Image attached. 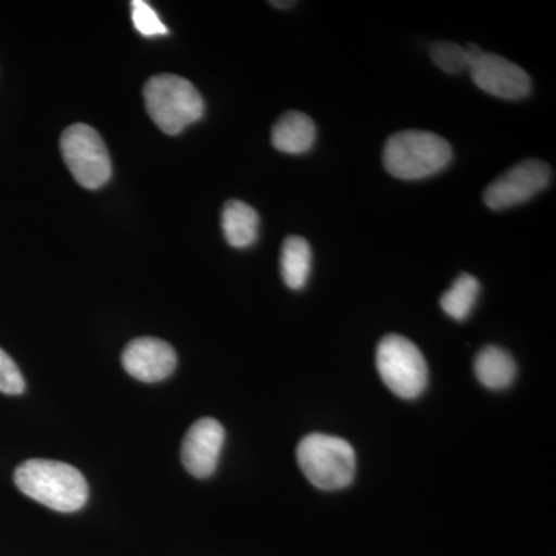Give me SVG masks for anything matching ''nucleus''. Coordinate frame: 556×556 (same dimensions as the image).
Returning <instances> with one entry per match:
<instances>
[{"label":"nucleus","mask_w":556,"mask_h":556,"mask_svg":"<svg viewBox=\"0 0 556 556\" xmlns=\"http://www.w3.org/2000/svg\"><path fill=\"white\" fill-rule=\"evenodd\" d=\"M14 482L24 495L62 514L80 510L89 500L84 475L60 460H25L14 471Z\"/></svg>","instance_id":"1"},{"label":"nucleus","mask_w":556,"mask_h":556,"mask_svg":"<svg viewBox=\"0 0 556 556\" xmlns=\"http://www.w3.org/2000/svg\"><path fill=\"white\" fill-rule=\"evenodd\" d=\"M453 159L447 139L426 130L399 131L383 149V166L399 179H424L444 170Z\"/></svg>","instance_id":"2"},{"label":"nucleus","mask_w":556,"mask_h":556,"mask_svg":"<svg viewBox=\"0 0 556 556\" xmlns=\"http://www.w3.org/2000/svg\"><path fill=\"white\" fill-rule=\"evenodd\" d=\"M144 101L150 118L167 135L181 134L204 113L203 98L193 84L169 73L146 83Z\"/></svg>","instance_id":"3"},{"label":"nucleus","mask_w":556,"mask_h":556,"mask_svg":"<svg viewBox=\"0 0 556 556\" xmlns=\"http://www.w3.org/2000/svg\"><path fill=\"white\" fill-rule=\"evenodd\" d=\"M298 463L308 481L320 490L345 489L356 475V453L345 439L308 434L300 441Z\"/></svg>","instance_id":"4"},{"label":"nucleus","mask_w":556,"mask_h":556,"mask_svg":"<svg viewBox=\"0 0 556 556\" xmlns=\"http://www.w3.org/2000/svg\"><path fill=\"white\" fill-rule=\"evenodd\" d=\"M376 367L388 390L402 399H415L426 390L428 368L419 348L404 338L390 334L376 350Z\"/></svg>","instance_id":"5"},{"label":"nucleus","mask_w":556,"mask_h":556,"mask_svg":"<svg viewBox=\"0 0 556 556\" xmlns=\"http://www.w3.org/2000/svg\"><path fill=\"white\" fill-rule=\"evenodd\" d=\"M62 159L83 188L100 189L112 177V161L93 127L73 124L61 137Z\"/></svg>","instance_id":"6"},{"label":"nucleus","mask_w":556,"mask_h":556,"mask_svg":"<svg viewBox=\"0 0 556 556\" xmlns=\"http://www.w3.org/2000/svg\"><path fill=\"white\" fill-rule=\"evenodd\" d=\"M470 54L471 79L479 89L501 100H522L532 90V79L525 70L495 53H485L477 46L466 47Z\"/></svg>","instance_id":"7"},{"label":"nucleus","mask_w":556,"mask_h":556,"mask_svg":"<svg viewBox=\"0 0 556 556\" xmlns=\"http://www.w3.org/2000/svg\"><path fill=\"white\" fill-rule=\"evenodd\" d=\"M551 179V166L544 161H522L485 189V204L493 211L518 206L546 189Z\"/></svg>","instance_id":"8"},{"label":"nucleus","mask_w":556,"mask_h":556,"mask_svg":"<svg viewBox=\"0 0 556 556\" xmlns=\"http://www.w3.org/2000/svg\"><path fill=\"white\" fill-rule=\"evenodd\" d=\"M225 428L212 417H203L189 428L181 445L182 466L192 477L204 479L217 470L225 445Z\"/></svg>","instance_id":"9"},{"label":"nucleus","mask_w":556,"mask_h":556,"mask_svg":"<svg viewBox=\"0 0 556 556\" xmlns=\"http://www.w3.org/2000/svg\"><path fill=\"white\" fill-rule=\"evenodd\" d=\"M123 367L131 378L153 383L169 378L177 368V353L169 343L155 338L131 340L124 348Z\"/></svg>","instance_id":"10"},{"label":"nucleus","mask_w":556,"mask_h":556,"mask_svg":"<svg viewBox=\"0 0 556 556\" xmlns=\"http://www.w3.org/2000/svg\"><path fill=\"white\" fill-rule=\"evenodd\" d=\"M316 124L302 112H288L273 127V146L289 155H302L316 142Z\"/></svg>","instance_id":"11"},{"label":"nucleus","mask_w":556,"mask_h":556,"mask_svg":"<svg viewBox=\"0 0 556 556\" xmlns=\"http://www.w3.org/2000/svg\"><path fill=\"white\" fill-rule=\"evenodd\" d=\"M475 375L485 388L504 390L517 378V362L500 346H485L475 357Z\"/></svg>","instance_id":"12"},{"label":"nucleus","mask_w":556,"mask_h":556,"mask_svg":"<svg viewBox=\"0 0 556 556\" xmlns=\"http://www.w3.org/2000/svg\"><path fill=\"white\" fill-rule=\"evenodd\" d=\"M223 233L233 248H249L258 236V214L254 207L239 200L225 204L222 215Z\"/></svg>","instance_id":"13"},{"label":"nucleus","mask_w":556,"mask_h":556,"mask_svg":"<svg viewBox=\"0 0 556 556\" xmlns=\"http://www.w3.org/2000/svg\"><path fill=\"white\" fill-rule=\"evenodd\" d=\"M313 266V252L308 241L302 237H288L281 248L280 270L285 285L299 291L308 283Z\"/></svg>","instance_id":"14"},{"label":"nucleus","mask_w":556,"mask_h":556,"mask_svg":"<svg viewBox=\"0 0 556 556\" xmlns=\"http://www.w3.org/2000/svg\"><path fill=\"white\" fill-rule=\"evenodd\" d=\"M479 292H481V285H479L478 278L470 274H460L452 288L442 295V309L457 321L466 320L477 305Z\"/></svg>","instance_id":"15"},{"label":"nucleus","mask_w":556,"mask_h":556,"mask_svg":"<svg viewBox=\"0 0 556 556\" xmlns=\"http://www.w3.org/2000/svg\"><path fill=\"white\" fill-rule=\"evenodd\" d=\"M430 56L434 64L448 75L463 73L464 70H468V64H470V54H468L467 49L457 46L455 42L433 43L430 49Z\"/></svg>","instance_id":"16"},{"label":"nucleus","mask_w":556,"mask_h":556,"mask_svg":"<svg viewBox=\"0 0 556 556\" xmlns=\"http://www.w3.org/2000/svg\"><path fill=\"white\" fill-rule=\"evenodd\" d=\"M131 21H134L135 28L146 38L167 35L166 25L160 21L156 11L148 2H142V0H134L131 2Z\"/></svg>","instance_id":"17"},{"label":"nucleus","mask_w":556,"mask_h":556,"mask_svg":"<svg viewBox=\"0 0 556 556\" xmlns=\"http://www.w3.org/2000/svg\"><path fill=\"white\" fill-rule=\"evenodd\" d=\"M25 380L16 362L0 348V393L17 396L24 393Z\"/></svg>","instance_id":"18"},{"label":"nucleus","mask_w":556,"mask_h":556,"mask_svg":"<svg viewBox=\"0 0 556 556\" xmlns=\"http://www.w3.org/2000/svg\"><path fill=\"white\" fill-rule=\"evenodd\" d=\"M270 5L277 7V9H287L289 5H294V2H270Z\"/></svg>","instance_id":"19"}]
</instances>
